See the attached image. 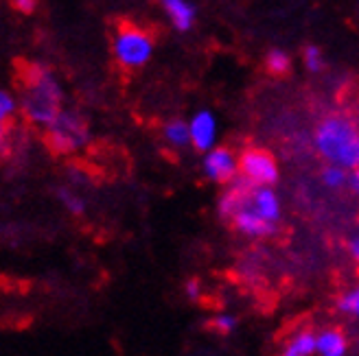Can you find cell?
I'll list each match as a JSON object with an SVG mask.
<instances>
[{
	"label": "cell",
	"instance_id": "cell-1",
	"mask_svg": "<svg viewBox=\"0 0 359 356\" xmlns=\"http://www.w3.org/2000/svg\"><path fill=\"white\" fill-rule=\"evenodd\" d=\"M22 97L20 110L40 127H48L62 112L64 92L57 77L42 64H29L22 68Z\"/></svg>",
	"mask_w": 359,
	"mask_h": 356
},
{
	"label": "cell",
	"instance_id": "cell-2",
	"mask_svg": "<svg viewBox=\"0 0 359 356\" xmlns=\"http://www.w3.org/2000/svg\"><path fill=\"white\" fill-rule=\"evenodd\" d=\"M318 153L344 171L359 169V129L346 116H327L313 134Z\"/></svg>",
	"mask_w": 359,
	"mask_h": 356
},
{
	"label": "cell",
	"instance_id": "cell-3",
	"mask_svg": "<svg viewBox=\"0 0 359 356\" xmlns=\"http://www.w3.org/2000/svg\"><path fill=\"white\" fill-rule=\"evenodd\" d=\"M154 48L156 44L151 33L130 22L121 24L112 38V55L116 64L125 70L147 66L154 55Z\"/></svg>",
	"mask_w": 359,
	"mask_h": 356
},
{
	"label": "cell",
	"instance_id": "cell-4",
	"mask_svg": "<svg viewBox=\"0 0 359 356\" xmlns=\"http://www.w3.org/2000/svg\"><path fill=\"white\" fill-rule=\"evenodd\" d=\"M88 140H90L88 122L77 112L62 110L60 116L46 127V145L57 155H66L81 149Z\"/></svg>",
	"mask_w": 359,
	"mask_h": 356
},
{
	"label": "cell",
	"instance_id": "cell-5",
	"mask_svg": "<svg viewBox=\"0 0 359 356\" xmlns=\"http://www.w3.org/2000/svg\"><path fill=\"white\" fill-rule=\"evenodd\" d=\"M239 175L255 186H274L278 182V164L269 151L252 147L239 155Z\"/></svg>",
	"mask_w": 359,
	"mask_h": 356
},
{
	"label": "cell",
	"instance_id": "cell-6",
	"mask_svg": "<svg viewBox=\"0 0 359 356\" xmlns=\"http://www.w3.org/2000/svg\"><path fill=\"white\" fill-rule=\"evenodd\" d=\"M202 171L215 184H230L239 175V157L228 147H212L204 155Z\"/></svg>",
	"mask_w": 359,
	"mask_h": 356
},
{
	"label": "cell",
	"instance_id": "cell-7",
	"mask_svg": "<svg viewBox=\"0 0 359 356\" xmlns=\"http://www.w3.org/2000/svg\"><path fill=\"white\" fill-rule=\"evenodd\" d=\"M189 134H191V145L197 151L208 153L215 147V142H217V118L208 110L197 112L189 120Z\"/></svg>",
	"mask_w": 359,
	"mask_h": 356
},
{
	"label": "cell",
	"instance_id": "cell-8",
	"mask_svg": "<svg viewBox=\"0 0 359 356\" xmlns=\"http://www.w3.org/2000/svg\"><path fill=\"white\" fill-rule=\"evenodd\" d=\"M255 184H250L248 180H243V177L239 175L235 182H230L228 188L224 190V194L219 197V204H217V212L219 217L230 221L232 217L237 215V212L248 204L250 199V192H252Z\"/></svg>",
	"mask_w": 359,
	"mask_h": 356
},
{
	"label": "cell",
	"instance_id": "cell-9",
	"mask_svg": "<svg viewBox=\"0 0 359 356\" xmlns=\"http://www.w3.org/2000/svg\"><path fill=\"white\" fill-rule=\"evenodd\" d=\"M245 206L269 223H276L280 219V199L272 186H255Z\"/></svg>",
	"mask_w": 359,
	"mask_h": 356
},
{
	"label": "cell",
	"instance_id": "cell-10",
	"mask_svg": "<svg viewBox=\"0 0 359 356\" xmlns=\"http://www.w3.org/2000/svg\"><path fill=\"white\" fill-rule=\"evenodd\" d=\"M235 225L237 232L250 238H265V236H274L276 234V223H269L261 219L257 212H252L248 206H243L235 217L230 219Z\"/></svg>",
	"mask_w": 359,
	"mask_h": 356
},
{
	"label": "cell",
	"instance_id": "cell-11",
	"mask_svg": "<svg viewBox=\"0 0 359 356\" xmlns=\"http://www.w3.org/2000/svg\"><path fill=\"white\" fill-rule=\"evenodd\" d=\"M165 13L169 15V20L173 24V29L177 31H191L195 24V7L189 3V0H160Z\"/></svg>",
	"mask_w": 359,
	"mask_h": 356
},
{
	"label": "cell",
	"instance_id": "cell-12",
	"mask_svg": "<svg viewBox=\"0 0 359 356\" xmlns=\"http://www.w3.org/2000/svg\"><path fill=\"white\" fill-rule=\"evenodd\" d=\"M346 352H348V341L344 332L329 328L316 334V356H346Z\"/></svg>",
	"mask_w": 359,
	"mask_h": 356
},
{
	"label": "cell",
	"instance_id": "cell-13",
	"mask_svg": "<svg viewBox=\"0 0 359 356\" xmlns=\"http://www.w3.org/2000/svg\"><path fill=\"white\" fill-rule=\"evenodd\" d=\"M163 136L173 149H184L191 145V134H189V122L187 120H169L163 127Z\"/></svg>",
	"mask_w": 359,
	"mask_h": 356
},
{
	"label": "cell",
	"instance_id": "cell-14",
	"mask_svg": "<svg viewBox=\"0 0 359 356\" xmlns=\"http://www.w3.org/2000/svg\"><path fill=\"white\" fill-rule=\"evenodd\" d=\"M285 356H316V334L309 330L294 334L285 348Z\"/></svg>",
	"mask_w": 359,
	"mask_h": 356
},
{
	"label": "cell",
	"instance_id": "cell-15",
	"mask_svg": "<svg viewBox=\"0 0 359 356\" xmlns=\"http://www.w3.org/2000/svg\"><path fill=\"white\" fill-rule=\"evenodd\" d=\"M265 66H267V70H269L272 75H285V73H290L292 59H290V55H287L285 50L274 48V50H269V52H267Z\"/></svg>",
	"mask_w": 359,
	"mask_h": 356
},
{
	"label": "cell",
	"instance_id": "cell-16",
	"mask_svg": "<svg viewBox=\"0 0 359 356\" xmlns=\"http://www.w3.org/2000/svg\"><path fill=\"white\" fill-rule=\"evenodd\" d=\"M57 197H60V204H62L73 217H81L83 212H86L83 199L79 197L77 192L70 190V188H60V190H57Z\"/></svg>",
	"mask_w": 359,
	"mask_h": 356
},
{
	"label": "cell",
	"instance_id": "cell-17",
	"mask_svg": "<svg viewBox=\"0 0 359 356\" xmlns=\"http://www.w3.org/2000/svg\"><path fill=\"white\" fill-rule=\"evenodd\" d=\"M348 180V171H344L342 166L335 164H327L322 169V184L327 188H342Z\"/></svg>",
	"mask_w": 359,
	"mask_h": 356
},
{
	"label": "cell",
	"instance_id": "cell-18",
	"mask_svg": "<svg viewBox=\"0 0 359 356\" xmlns=\"http://www.w3.org/2000/svg\"><path fill=\"white\" fill-rule=\"evenodd\" d=\"M339 311L351 315V317H359V287L346 291L342 297H339Z\"/></svg>",
	"mask_w": 359,
	"mask_h": 356
},
{
	"label": "cell",
	"instance_id": "cell-19",
	"mask_svg": "<svg viewBox=\"0 0 359 356\" xmlns=\"http://www.w3.org/2000/svg\"><path fill=\"white\" fill-rule=\"evenodd\" d=\"M210 328L215 332H219V334H230L232 330L237 328V317L235 315H217V317H212L210 319Z\"/></svg>",
	"mask_w": 359,
	"mask_h": 356
},
{
	"label": "cell",
	"instance_id": "cell-20",
	"mask_svg": "<svg viewBox=\"0 0 359 356\" xmlns=\"http://www.w3.org/2000/svg\"><path fill=\"white\" fill-rule=\"evenodd\" d=\"M18 105H20V103H18V99L11 92L0 90V118L9 120L18 112Z\"/></svg>",
	"mask_w": 359,
	"mask_h": 356
},
{
	"label": "cell",
	"instance_id": "cell-21",
	"mask_svg": "<svg viewBox=\"0 0 359 356\" xmlns=\"http://www.w3.org/2000/svg\"><path fill=\"white\" fill-rule=\"evenodd\" d=\"M304 66H307L309 73H320L322 66H325V59H322V52L318 46H307L304 48Z\"/></svg>",
	"mask_w": 359,
	"mask_h": 356
},
{
	"label": "cell",
	"instance_id": "cell-22",
	"mask_svg": "<svg viewBox=\"0 0 359 356\" xmlns=\"http://www.w3.org/2000/svg\"><path fill=\"white\" fill-rule=\"evenodd\" d=\"M11 5H13L15 11L29 15V13H33L35 9H38V0H11Z\"/></svg>",
	"mask_w": 359,
	"mask_h": 356
},
{
	"label": "cell",
	"instance_id": "cell-23",
	"mask_svg": "<svg viewBox=\"0 0 359 356\" xmlns=\"http://www.w3.org/2000/svg\"><path fill=\"white\" fill-rule=\"evenodd\" d=\"M184 293H187L189 299L197 301V299L202 297V287H200V282H197V280H189V282H187V287H184Z\"/></svg>",
	"mask_w": 359,
	"mask_h": 356
},
{
	"label": "cell",
	"instance_id": "cell-24",
	"mask_svg": "<svg viewBox=\"0 0 359 356\" xmlns=\"http://www.w3.org/2000/svg\"><path fill=\"white\" fill-rule=\"evenodd\" d=\"M346 186H348V188L357 194V197H359V169H355V171H351V173H348Z\"/></svg>",
	"mask_w": 359,
	"mask_h": 356
},
{
	"label": "cell",
	"instance_id": "cell-25",
	"mask_svg": "<svg viewBox=\"0 0 359 356\" xmlns=\"http://www.w3.org/2000/svg\"><path fill=\"white\" fill-rule=\"evenodd\" d=\"M348 252H351V256L359 262V236H355V238L348 243Z\"/></svg>",
	"mask_w": 359,
	"mask_h": 356
},
{
	"label": "cell",
	"instance_id": "cell-26",
	"mask_svg": "<svg viewBox=\"0 0 359 356\" xmlns=\"http://www.w3.org/2000/svg\"><path fill=\"white\" fill-rule=\"evenodd\" d=\"M7 147V129L0 131V151H3Z\"/></svg>",
	"mask_w": 359,
	"mask_h": 356
},
{
	"label": "cell",
	"instance_id": "cell-27",
	"mask_svg": "<svg viewBox=\"0 0 359 356\" xmlns=\"http://www.w3.org/2000/svg\"><path fill=\"white\" fill-rule=\"evenodd\" d=\"M3 129H7V120L0 118V131H3Z\"/></svg>",
	"mask_w": 359,
	"mask_h": 356
},
{
	"label": "cell",
	"instance_id": "cell-28",
	"mask_svg": "<svg viewBox=\"0 0 359 356\" xmlns=\"http://www.w3.org/2000/svg\"><path fill=\"white\" fill-rule=\"evenodd\" d=\"M283 356H285V354H283Z\"/></svg>",
	"mask_w": 359,
	"mask_h": 356
}]
</instances>
